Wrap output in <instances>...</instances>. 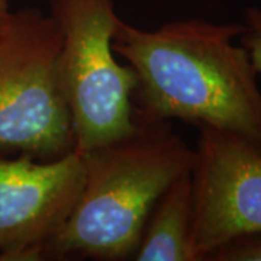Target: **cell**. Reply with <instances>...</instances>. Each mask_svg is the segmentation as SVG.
Returning <instances> with one entry per match:
<instances>
[{
	"label": "cell",
	"mask_w": 261,
	"mask_h": 261,
	"mask_svg": "<svg viewBox=\"0 0 261 261\" xmlns=\"http://www.w3.org/2000/svg\"><path fill=\"white\" fill-rule=\"evenodd\" d=\"M244 23L174 20L154 31L121 20L115 54L137 74V119H180L240 135L261 147V90L247 49L235 39Z\"/></svg>",
	"instance_id": "1"
},
{
	"label": "cell",
	"mask_w": 261,
	"mask_h": 261,
	"mask_svg": "<svg viewBox=\"0 0 261 261\" xmlns=\"http://www.w3.org/2000/svg\"><path fill=\"white\" fill-rule=\"evenodd\" d=\"M82 154V193L63 228L45 245L42 260L132 258L161 195L178 176L192 171L195 149L170 121L135 118L126 137Z\"/></svg>",
	"instance_id": "2"
},
{
	"label": "cell",
	"mask_w": 261,
	"mask_h": 261,
	"mask_svg": "<svg viewBox=\"0 0 261 261\" xmlns=\"http://www.w3.org/2000/svg\"><path fill=\"white\" fill-rule=\"evenodd\" d=\"M61 34L35 8L10 10L0 25V151L42 161L74 149L60 71Z\"/></svg>",
	"instance_id": "3"
},
{
	"label": "cell",
	"mask_w": 261,
	"mask_h": 261,
	"mask_svg": "<svg viewBox=\"0 0 261 261\" xmlns=\"http://www.w3.org/2000/svg\"><path fill=\"white\" fill-rule=\"evenodd\" d=\"M61 34L60 71L74 129V149L86 152L135 128L137 74L112 47L122 19L113 0H49Z\"/></svg>",
	"instance_id": "4"
},
{
	"label": "cell",
	"mask_w": 261,
	"mask_h": 261,
	"mask_svg": "<svg viewBox=\"0 0 261 261\" xmlns=\"http://www.w3.org/2000/svg\"><path fill=\"white\" fill-rule=\"evenodd\" d=\"M192 168L193 250L206 261L218 247L261 231V147L226 130L197 126Z\"/></svg>",
	"instance_id": "5"
},
{
	"label": "cell",
	"mask_w": 261,
	"mask_h": 261,
	"mask_svg": "<svg viewBox=\"0 0 261 261\" xmlns=\"http://www.w3.org/2000/svg\"><path fill=\"white\" fill-rule=\"evenodd\" d=\"M83 185V154L77 149L49 161L28 154L0 159V260H42Z\"/></svg>",
	"instance_id": "6"
},
{
	"label": "cell",
	"mask_w": 261,
	"mask_h": 261,
	"mask_svg": "<svg viewBox=\"0 0 261 261\" xmlns=\"http://www.w3.org/2000/svg\"><path fill=\"white\" fill-rule=\"evenodd\" d=\"M192 196V171H187L166 189L151 211L132 260L197 261Z\"/></svg>",
	"instance_id": "7"
},
{
	"label": "cell",
	"mask_w": 261,
	"mask_h": 261,
	"mask_svg": "<svg viewBox=\"0 0 261 261\" xmlns=\"http://www.w3.org/2000/svg\"><path fill=\"white\" fill-rule=\"evenodd\" d=\"M206 261H261V231L232 238L211 252Z\"/></svg>",
	"instance_id": "8"
},
{
	"label": "cell",
	"mask_w": 261,
	"mask_h": 261,
	"mask_svg": "<svg viewBox=\"0 0 261 261\" xmlns=\"http://www.w3.org/2000/svg\"><path fill=\"white\" fill-rule=\"evenodd\" d=\"M244 32L240 35V44L243 45L255 71L261 74V8H247L244 12Z\"/></svg>",
	"instance_id": "9"
},
{
	"label": "cell",
	"mask_w": 261,
	"mask_h": 261,
	"mask_svg": "<svg viewBox=\"0 0 261 261\" xmlns=\"http://www.w3.org/2000/svg\"><path fill=\"white\" fill-rule=\"evenodd\" d=\"M9 12V2H8V0H0V25H2V22L5 20V18L8 16Z\"/></svg>",
	"instance_id": "10"
}]
</instances>
